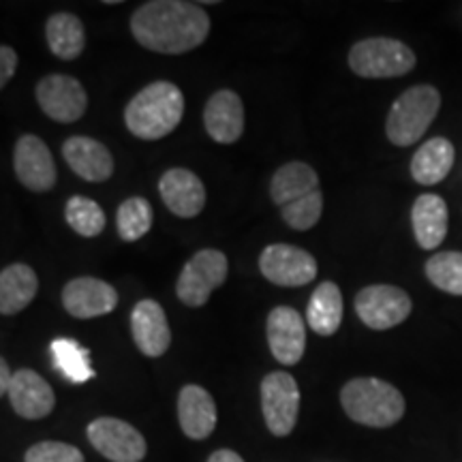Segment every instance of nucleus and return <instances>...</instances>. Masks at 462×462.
I'll return each instance as SVG.
<instances>
[{
    "instance_id": "nucleus-16",
    "label": "nucleus",
    "mask_w": 462,
    "mask_h": 462,
    "mask_svg": "<svg viewBox=\"0 0 462 462\" xmlns=\"http://www.w3.org/2000/svg\"><path fill=\"white\" fill-rule=\"evenodd\" d=\"M159 193L171 215L180 218L198 217L206 206L204 182L182 167H173L163 173L159 180Z\"/></svg>"
},
{
    "instance_id": "nucleus-17",
    "label": "nucleus",
    "mask_w": 462,
    "mask_h": 462,
    "mask_svg": "<svg viewBox=\"0 0 462 462\" xmlns=\"http://www.w3.org/2000/svg\"><path fill=\"white\" fill-rule=\"evenodd\" d=\"M9 401L14 411L24 420H43L54 411L56 396L51 385L42 374L22 368L14 373V381L9 388Z\"/></svg>"
},
{
    "instance_id": "nucleus-28",
    "label": "nucleus",
    "mask_w": 462,
    "mask_h": 462,
    "mask_svg": "<svg viewBox=\"0 0 462 462\" xmlns=\"http://www.w3.org/2000/svg\"><path fill=\"white\" fill-rule=\"evenodd\" d=\"M65 218L75 234L84 236V238H95L106 229V212L103 208L88 198L75 195L67 201Z\"/></svg>"
},
{
    "instance_id": "nucleus-29",
    "label": "nucleus",
    "mask_w": 462,
    "mask_h": 462,
    "mask_svg": "<svg viewBox=\"0 0 462 462\" xmlns=\"http://www.w3.org/2000/svg\"><path fill=\"white\" fill-rule=\"evenodd\" d=\"M116 225H118V236L125 242L143 238L152 227V206L143 198L125 199L116 215Z\"/></svg>"
},
{
    "instance_id": "nucleus-22",
    "label": "nucleus",
    "mask_w": 462,
    "mask_h": 462,
    "mask_svg": "<svg viewBox=\"0 0 462 462\" xmlns=\"http://www.w3.org/2000/svg\"><path fill=\"white\" fill-rule=\"evenodd\" d=\"M39 291V279L26 263H11L0 273V313L17 315L32 302Z\"/></svg>"
},
{
    "instance_id": "nucleus-33",
    "label": "nucleus",
    "mask_w": 462,
    "mask_h": 462,
    "mask_svg": "<svg viewBox=\"0 0 462 462\" xmlns=\"http://www.w3.org/2000/svg\"><path fill=\"white\" fill-rule=\"evenodd\" d=\"M15 69H17L15 50L9 48V45H3V48H0V86H3V88L15 75Z\"/></svg>"
},
{
    "instance_id": "nucleus-24",
    "label": "nucleus",
    "mask_w": 462,
    "mask_h": 462,
    "mask_svg": "<svg viewBox=\"0 0 462 462\" xmlns=\"http://www.w3.org/2000/svg\"><path fill=\"white\" fill-rule=\"evenodd\" d=\"M319 190V176L310 165L302 161H291L276 170L270 184V198L276 206H287L300 198Z\"/></svg>"
},
{
    "instance_id": "nucleus-27",
    "label": "nucleus",
    "mask_w": 462,
    "mask_h": 462,
    "mask_svg": "<svg viewBox=\"0 0 462 462\" xmlns=\"http://www.w3.org/2000/svg\"><path fill=\"white\" fill-rule=\"evenodd\" d=\"M51 356H54L56 368L71 383H84L95 377V371L90 366L88 349H84L78 340L73 338H56L50 345Z\"/></svg>"
},
{
    "instance_id": "nucleus-31",
    "label": "nucleus",
    "mask_w": 462,
    "mask_h": 462,
    "mask_svg": "<svg viewBox=\"0 0 462 462\" xmlns=\"http://www.w3.org/2000/svg\"><path fill=\"white\" fill-rule=\"evenodd\" d=\"M323 212V195L321 190H313L306 198H300L291 204L281 208L282 221H285L291 229L309 231L319 223Z\"/></svg>"
},
{
    "instance_id": "nucleus-11",
    "label": "nucleus",
    "mask_w": 462,
    "mask_h": 462,
    "mask_svg": "<svg viewBox=\"0 0 462 462\" xmlns=\"http://www.w3.org/2000/svg\"><path fill=\"white\" fill-rule=\"evenodd\" d=\"M37 103L56 123H78L88 107L84 86L71 75H48L37 84Z\"/></svg>"
},
{
    "instance_id": "nucleus-34",
    "label": "nucleus",
    "mask_w": 462,
    "mask_h": 462,
    "mask_svg": "<svg viewBox=\"0 0 462 462\" xmlns=\"http://www.w3.org/2000/svg\"><path fill=\"white\" fill-rule=\"evenodd\" d=\"M208 462H245L240 454H236L234 449H217L215 454L208 458Z\"/></svg>"
},
{
    "instance_id": "nucleus-18",
    "label": "nucleus",
    "mask_w": 462,
    "mask_h": 462,
    "mask_svg": "<svg viewBox=\"0 0 462 462\" xmlns=\"http://www.w3.org/2000/svg\"><path fill=\"white\" fill-rule=\"evenodd\" d=\"M208 135L218 143H236L245 133V103L234 90H218L204 107Z\"/></svg>"
},
{
    "instance_id": "nucleus-32",
    "label": "nucleus",
    "mask_w": 462,
    "mask_h": 462,
    "mask_svg": "<svg viewBox=\"0 0 462 462\" xmlns=\"http://www.w3.org/2000/svg\"><path fill=\"white\" fill-rule=\"evenodd\" d=\"M24 462H84V454L69 443L42 441L28 449Z\"/></svg>"
},
{
    "instance_id": "nucleus-5",
    "label": "nucleus",
    "mask_w": 462,
    "mask_h": 462,
    "mask_svg": "<svg viewBox=\"0 0 462 462\" xmlns=\"http://www.w3.org/2000/svg\"><path fill=\"white\" fill-rule=\"evenodd\" d=\"M351 71L368 79L401 78L415 67V54L402 42L390 37H373L357 42L349 51Z\"/></svg>"
},
{
    "instance_id": "nucleus-2",
    "label": "nucleus",
    "mask_w": 462,
    "mask_h": 462,
    "mask_svg": "<svg viewBox=\"0 0 462 462\" xmlns=\"http://www.w3.org/2000/svg\"><path fill=\"white\" fill-rule=\"evenodd\" d=\"M184 116V95L171 82H152L137 92L125 109V125L140 140H163Z\"/></svg>"
},
{
    "instance_id": "nucleus-10",
    "label": "nucleus",
    "mask_w": 462,
    "mask_h": 462,
    "mask_svg": "<svg viewBox=\"0 0 462 462\" xmlns=\"http://www.w3.org/2000/svg\"><path fill=\"white\" fill-rule=\"evenodd\" d=\"M259 270L279 287H302L315 281L317 259L304 248L291 245H270L259 257Z\"/></svg>"
},
{
    "instance_id": "nucleus-7",
    "label": "nucleus",
    "mask_w": 462,
    "mask_h": 462,
    "mask_svg": "<svg viewBox=\"0 0 462 462\" xmlns=\"http://www.w3.org/2000/svg\"><path fill=\"white\" fill-rule=\"evenodd\" d=\"M262 411L274 437H287L296 429L300 413V388L285 371L265 374L262 381Z\"/></svg>"
},
{
    "instance_id": "nucleus-25",
    "label": "nucleus",
    "mask_w": 462,
    "mask_h": 462,
    "mask_svg": "<svg viewBox=\"0 0 462 462\" xmlns=\"http://www.w3.org/2000/svg\"><path fill=\"white\" fill-rule=\"evenodd\" d=\"M343 293H340L338 285L326 281L310 296L309 309H306V323L319 337H332L343 323Z\"/></svg>"
},
{
    "instance_id": "nucleus-1",
    "label": "nucleus",
    "mask_w": 462,
    "mask_h": 462,
    "mask_svg": "<svg viewBox=\"0 0 462 462\" xmlns=\"http://www.w3.org/2000/svg\"><path fill=\"white\" fill-rule=\"evenodd\" d=\"M131 32L142 48L159 54H184L199 48L210 34V17L201 5L152 0L135 9Z\"/></svg>"
},
{
    "instance_id": "nucleus-9",
    "label": "nucleus",
    "mask_w": 462,
    "mask_h": 462,
    "mask_svg": "<svg viewBox=\"0 0 462 462\" xmlns=\"http://www.w3.org/2000/svg\"><path fill=\"white\" fill-rule=\"evenodd\" d=\"M88 441L101 456L112 462H142L148 446L142 432L129 421L118 418H99L88 424Z\"/></svg>"
},
{
    "instance_id": "nucleus-4",
    "label": "nucleus",
    "mask_w": 462,
    "mask_h": 462,
    "mask_svg": "<svg viewBox=\"0 0 462 462\" xmlns=\"http://www.w3.org/2000/svg\"><path fill=\"white\" fill-rule=\"evenodd\" d=\"M439 107H441V95L435 86L420 84L404 90L385 120L388 140L401 148L418 143L437 118Z\"/></svg>"
},
{
    "instance_id": "nucleus-14",
    "label": "nucleus",
    "mask_w": 462,
    "mask_h": 462,
    "mask_svg": "<svg viewBox=\"0 0 462 462\" xmlns=\"http://www.w3.org/2000/svg\"><path fill=\"white\" fill-rule=\"evenodd\" d=\"M62 304L71 317L92 319L112 313L118 306V291L109 282L95 276H79L69 281L62 289Z\"/></svg>"
},
{
    "instance_id": "nucleus-35",
    "label": "nucleus",
    "mask_w": 462,
    "mask_h": 462,
    "mask_svg": "<svg viewBox=\"0 0 462 462\" xmlns=\"http://www.w3.org/2000/svg\"><path fill=\"white\" fill-rule=\"evenodd\" d=\"M11 381H14V374L9 371L7 360H0V394H7L11 388Z\"/></svg>"
},
{
    "instance_id": "nucleus-26",
    "label": "nucleus",
    "mask_w": 462,
    "mask_h": 462,
    "mask_svg": "<svg viewBox=\"0 0 462 462\" xmlns=\"http://www.w3.org/2000/svg\"><path fill=\"white\" fill-rule=\"evenodd\" d=\"M45 37L51 54L60 60H75L86 48L82 20L73 14H54L45 24Z\"/></svg>"
},
{
    "instance_id": "nucleus-20",
    "label": "nucleus",
    "mask_w": 462,
    "mask_h": 462,
    "mask_svg": "<svg viewBox=\"0 0 462 462\" xmlns=\"http://www.w3.org/2000/svg\"><path fill=\"white\" fill-rule=\"evenodd\" d=\"M178 420L184 435L193 441L208 439L217 429V404L201 385H184L178 396Z\"/></svg>"
},
{
    "instance_id": "nucleus-8",
    "label": "nucleus",
    "mask_w": 462,
    "mask_h": 462,
    "mask_svg": "<svg viewBox=\"0 0 462 462\" xmlns=\"http://www.w3.org/2000/svg\"><path fill=\"white\" fill-rule=\"evenodd\" d=\"M411 298L394 285L364 287L356 296V313L373 330H390L411 315Z\"/></svg>"
},
{
    "instance_id": "nucleus-19",
    "label": "nucleus",
    "mask_w": 462,
    "mask_h": 462,
    "mask_svg": "<svg viewBox=\"0 0 462 462\" xmlns=\"http://www.w3.org/2000/svg\"><path fill=\"white\" fill-rule=\"evenodd\" d=\"M62 157L82 180L106 182L114 173V159L107 146L92 137L75 135L62 143Z\"/></svg>"
},
{
    "instance_id": "nucleus-12",
    "label": "nucleus",
    "mask_w": 462,
    "mask_h": 462,
    "mask_svg": "<svg viewBox=\"0 0 462 462\" xmlns=\"http://www.w3.org/2000/svg\"><path fill=\"white\" fill-rule=\"evenodd\" d=\"M268 345L282 366H293L302 360L306 349L304 319L291 306H276L265 323Z\"/></svg>"
},
{
    "instance_id": "nucleus-6",
    "label": "nucleus",
    "mask_w": 462,
    "mask_h": 462,
    "mask_svg": "<svg viewBox=\"0 0 462 462\" xmlns=\"http://www.w3.org/2000/svg\"><path fill=\"white\" fill-rule=\"evenodd\" d=\"M227 255L217 248H204L184 263L176 282V293L182 304L199 309L210 300L212 291L227 281Z\"/></svg>"
},
{
    "instance_id": "nucleus-3",
    "label": "nucleus",
    "mask_w": 462,
    "mask_h": 462,
    "mask_svg": "<svg viewBox=\"0 0 462 462\" xmlns=\"http://www.w3.org/2000/svg\"><path fill=\"white\" fill-rule=\"evenodd\" d=\"M340 404L351 420L371 429H390L402 420L404 398L388 381L374 377L351 379L340 390Z\"/></svg>"
},
{
    "instance_id": "nucleus-13",
    "label": "nucleus",
    "mask_w": 462,
    "mask_h": 462,
    "mask_svg": "<svg viewBox=\"0 0 462 462\" xmlns=\"http://www.w3.org/2000/svg\"><path fill=\"white\" fill-rule=\"evenodd\" d=\"M14 170L26 189L45 193L56 184V163L50 148L37 135H22L14 150Z\"/></svg>"
},
{
    "instance_id": "nucleus-30",
    "label": "nucleus",
    "mask_w": 462,
    "mask_h": 462,
    "mask_svg": "<svg viewBox=\"0 0 462 462\" xmlns=\"http://www.w3.org/2000/svg\"><path fill=\"white\" fill-rule=\"evenodd\" d=\"M426 276L441 291L462 296V253L446 251L426 262Z\"/></svg>"
},
{
    "instance_id": "nucleus-23",
    "label": "nucleus",
    "mask_w": 462,
    "mask_h": 462,
    "mask_svg": "<svg viewBox=\"0 0 462 462\" xmlns=\"http://www.w3.org/2000/svg\"><path fill=\"white\" fill-rule=\"evenodd\" d=\"M454 146L446 137H432L426 143H421L418 152L411 159V176L415 182L439 184L448 178L454 165Z\"/></svg>"
},
{
    "instance_id": "nucleus-21",
    "label": "nucleus",
    "mask_w": 462,
    "mask_h": 462,
    "mask_svg": "<svg viewBox=\"0 0 462 462\" xmlns=\"http://www.w3.org/2000/svg\"><path fill=\"white\" fill-rule=\"evenodd\" d=\"M448 223L449 212L446 199L439 195L426 193L415 199L411 210V225L415 240L421 248L430 251V248H439L441 242L448 236Z\"/></svg>"
},
{
    "instance_id": "nucleus-15",
    "label": "nucleus",
    "mask_w": 462,
    "mask_h": 462,
    "mask_svg": "<svg viewBox=\"0 0 462 462\" xmlns=\"http://www.w3.org/2000/svg\"><path fill=\"white\" fill-rule=\"evenodd\" d=\"M131 332L137 349L146 357H161L171 345L170 323L157 300H140L133 306Z\"/></svg>"
}]
</instances>
